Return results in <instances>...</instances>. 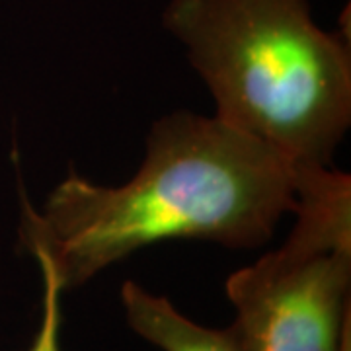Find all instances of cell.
I'll return each instance as SVG.
<instances>
[{
	"mask_svg": "<svg viewBox=\"0 0 351 351\" xmlns=\"http://www.w3.org/2000/svg\"><path fill=\"white\" fill-rule=\"evenodd\" d=\"M277 250L230 274L228 332L242 351H341L351 320V180L313 170Z\"/></svg>",
	"mask_w": 351,
	"mask_h": 351,
	"instance_id": "3957f363",
	"label": "cell"
},
{
	"mask_svg": "<svg viewBox=\"0 0 351 351\" xmlns=\"http://www.w3.org/2000/svg\"><path fill=\"white\" fill-rule=\"evenodd\" d=\"M306 172L215 115L168 113L152 125L145 160L123 186L71 174L41 211L22 193L20 239L53 263L64 291L164 240L256 248L295 211Z\"/></svg>",
	"mask_w": 351,
	"mask_h": 351,
	"instance_id": "6da1fadb",
	"label": "cell"
},
{
	"mask_svg": "<svg viewBox=\"0 0 351 351\" xmlns=\"http://www.w3.org/2000/svg\"><path fill=\"white\" fill-rule=\"evenodd\" d=\"M39 263L43 279V299H41V322L38 334L27 351H61V326H63V283L57 276L53 263L43 254H34Z\"/></svg>",
	"mask_w": 351,
	"mask_h": 351,
	"instance_id": "5b68a950",
	"label": "cell"
},
{
	"mask_svg": "<svg viewBox=\"0 0 351 351\" xmlns=\"http://www.w3.org/2000/svg\"><path fill=\"white\" fill-rule=\"evenodd\" d=\"M341 351H351V320L346 324L343 330V341H341Z\"/></svg>",
	"mask_w": 351,
	"mask_h": 351,
	"instance_id": "8992f818",
	"label": "cell"
},
{
	"mask_svg": "<svg viewBox=\"0 0 351 351\" xmlns=\"http://www.w3.org/2000/svg\"><path fill=\"white\" fill-rule=\"evenodd\" d=\"M121 306L127 326L160 351H242L228 328L201 326L135 281L121 285Z\"/></svg>",
	"mask_w": 351,
	"mask_h": 351,
	"instance_id": "277c9868",
	"label": "cell"
},
{
	"mask_svg": "<svg viewBox=\"0 0 351 351\" xmlns=\"http://www.w3.org/2000/svg\"><path fill=\"white\" fill-rule=\"evenodd\" d=\"M164 25L186 45L217 119L301 170L330 168L351 123V53L306 0H172Z\"/></svg>",
	"mask_w": 351,
	"mask_h": 351,
	"instance_id": "7a4b0ae2",
	"label": "cell"
}]
</instances>
